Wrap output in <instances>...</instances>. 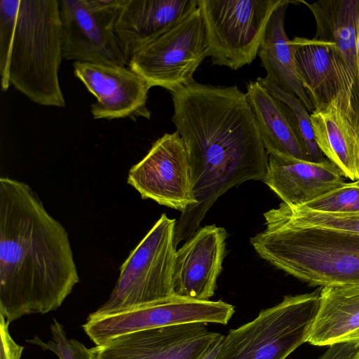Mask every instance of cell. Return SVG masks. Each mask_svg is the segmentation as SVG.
I'll use <instances>...</instances> for the list:
<instances>
[{
	"label": "cell",
	"mask_w": 359,
	"mask_h": 359,
	"mask_svg": "<svg viewBox=\"0 0 359 359\" xmlns=\"http://www.w3.org/2000/svg\"><path fill=\"white\" fill-rule=\"evenodd\" d=\"M0 318L1 359H20L23 347L11 337L5 318L0 315Z\"/></svg>",
	"instance_id": "4316f807"
},
{
	"label": "cell",
	"mask_w": 359,
	"mask_h": 359,
	"mask_svg": "<svg viewBox=\"0 0 359 359\" xmlns=\"http://www.w3.org/2000/svg\"><path fill=\"white\" fill-rule=\"evenodd\" d=\"M63 59L58 0L0 1V77L31 101L65 107L58 72Z\"/></svg>",
	"instance_id": "3957f363"
},
{
	"label": "cell",
	"mask_w": 359,
	"mask_h": 359,
	"mask_svg": "<svg viewBox=\"0 0 359 359\" xmlns=\"http://www.w3.org/2000/svg\"><path fill=\"white\" fill-rule=\"evenodd\" d=\"M224 336L221 334L198 359H215Z\"/></svg>",
	"instance_id": "f1b7e54d"
},
{
	"label": "cell",
	"mask_w": 359,
	"mask_h": 359,
	"mask_svg": "<svg viewBox=\"0 0 359 359\" xmlns=\"http://www.w3.org/2000/svg\"><path fill=\"white\" fill-rule=\"evenodd\" d=\"M170 93L172 121L188 154L197 201L176 222L175 237L182 241L220 196L246 181L263 180L268 154L246 93L236 85L194 81Z\"/></svg>",
	"instance_id": "6da1fadb"
},
{
	"label": "cell",
	"mask_w": 359,
	"mask_h": 359,
	"mask_svg": "<svg viewBox=\"0 0 359 359\" xmlns=\"http://www.w3.org/2000/svg\"><path fill=\"white\" fill-rule=\"evenodd\" d=\"M198 8V0H126L114 32L127 61Z\"/></svg>",
	"instance_id": "e0dca14e"
},
{
	"label": "cell",
	"mask_w": 359,
	"mask_h": 359,
	"mask_svg": "<svg viewBox=\"0 0 359 359\" xmlns=\"http://www.w3.org/2000/svg\"><path fill=\"white\" fill-rule=\"evenodd\" d=\"M257 81L284 106L308 160L313 162L323 161L324 156L315 140L311 114L303 102L296 95L282 90L265 77H258Z\"/></svg>",
	"instance_id": "603a6c76"
},
{
	"label": "cell",
	"mask_w": 359,
	"mask_h": 359,
	"mask_svg": "<svg viewBox=\"0 0 359 359\" xmlns=\"http://www.w3.org/2000/svg\"><path fill=\"white\" fill-rule=\"evenodd\" d=\"M234 312L233 305L222 300L200 301L174 295L127 311L87 320L83 328L99 346L123 334L152 328L194 323L226 325Z\"/></svg>",
	"instance_id": "9c48e42d"
},
{
	"label": "cell",
	"mask_w": 359,
	"mask_h": 359,
	"mask_svg": "<svg viewBox=\"0 0 359 359\" xmlns=\"http://www.w3.org/2000/svg\"><path fill=\"white\" fill-rule=\"evenodd\" d=\"M278 208L287 220L295 225L338 231L359 236V212H323L309 210L302 205H289L283 202Z\"/></svg>",
	"instance_id": "cb8c5ba5"
},
{
	"label": "cell",
	"mask_w": 359,
	"mask_h": 359,
	"mask_svg": "<svg viewBox=\"0 0 359 359\" xmlns=\"http://www.w3.org/2000/svg\"><path fill=\"white\" fill-rule=\"evenodd\" d=\"M301 82L314 109L336 102L359 129V88L333 45L296 36L291 40Z\"/></svg>",
	"instance_id": "30bf717a"
},
{
	"label": "cell",
	"mask_w": 359,
	"mask_h": 359,
	"mask_svg": "<svg viewBox=\"0 0 359 359\" xmlns=\"http://www.w3.org/2000/svg\"><path fill=\"white\" fill-rule=\"evenodd\" d=\"M304 4L316 23L313 39L334 46L358 82L356 39L359 20V0H320Z\"/></svg>",
	"instance_id": "7402d4cb"
},
{
	"label": "cell",
	"mask_w": 359,
	"mask_h": 359,
	"mask_svg": "<svg viewBox=\"0 0 359 359\" xmlns=\"http://www.w3.org/2000/svg\"><path fill=\"white\" fill-rule=\"evenodd\" d=\"M302 206L328 213L359 212V180L346 182Z\"/></svg>",
	"instance_id": "d4e9b609"
},
{
	"label": "cell",
	"mask_w": 359,
	"mask_h": 359,
	"mask_svg": "<svg viewBox=\"0 0 359 359\" xmlns=\"http://www.w3.org/2000/svg\"><path fill=\"white\" fill-rule=\"evenodd\" d=\"M127 182L142 199L184 212L195 198L188 154L178 133H165L128 171Z\"/></svg>",
	"instance_id": "8fae6325"
},
{
	"label": "cell",
	"mask_w": 359,
	"mask_h": 359,
	"mask_svg": "<svg viewBox=\"0 0 359 359\" xmlns=\"http://www.w3.org/2000/svg\"><path fill=\"white\" fill-rule=\"evenodd\" d=\"M73 67L75 76L96 98L90 107L93 118L150 119L147 102L151 87L128 66L75 62Z\"/></svg>",
	"instance_id": "4fadbf2b"
},
{
	"label": "cell",
	"mask_w": 359,
	"mask_h": 359,
	"mask_svg": "<svg viewBox=\"0 0 359 359\" xmlns=\"http://www.w3.org/2000/svg\"><path fill=\"white\" fill-rule=\"evenodd\" d=\"M355 51H356V64H357L358 88H359V20H358V26Z\"/></svg>",
	"instance_id": "f546056e"
},
{
	"label": "cell",
	"mask_w": 359,
	"mask_h": 359,
	"mask_svg": "<svg viewBox=\"0 0 359 359\" xmlns=\"http://www.w3.org/2000/svg\"><path fill=\"white\" fill-rule=\"evenodd\" d=\"M311 120L316 144L344 177L359 180V129L336 102L314 109Z\"/></svg>",
	"instance_id": "d6986e66"
},
{
	"label": "cell",
	"mask_w": 359,
	"mask_h": 359,
	"mask_svg": "<svg viewBox=\"0 0 359 359\" xmlns=\"http://www.w3.org/2000/svg\"><path fill=\"white\" fill-rule=\"evenodd\" d=\"M52 338L43 341L38 337L28 340L29 344L55 353L59 359H91L90 348L74 339H68L63 326L56 320L50 325Z\"/></svg>",
	"instance_id": "484cf974"
},
{
	"label": "cell",
	"mask_w": 359,
	"mask_h": 359,
	"mask_svg": "<svg viewBox=\"0 0 359 359\" xmlns=\"http://www.w3.org/2000/svg\"><path fill=\"white\" fill-rule=\"evenodd\" d=\"M176 219L163 213L131 250L109 299L87 320L119 313L174 295Z\"/></svg>",
	"instance_id": "5b68a950"
},
{
	"label": "cell",
	"mask_w": 359,
	"mask_h": 359,
	"mask_svg": "<svg viewBox=\"0 0 359 359\" xmlns=\"http://www.w3.org/2000/svg\"><path fill=\"white\" fill-rule=\"evenodd\" d=\"M264 217L250 239L261 258L310 286L359 284V236L295 225L278 207Z\"/></svg>",
	"instance_id": "277c9868"
},
{
	"label": "cell",
	"mask_w": 359,
	"mask_h": 359,
	"mask_svg": "<svg viewBox=\"0 0 359 359\" xmlns=\"http://www.w3.org/2000/svg\"><path fill=\"white\" fill-rule=\"evenodd\" d=\"M353 359H359V351L357 353V354Z\"/></svg>",
	"instance_id": "4dcf8cb0"
},
{
	"label": "cell",
	"mask_w": 359,
	"mask_h": 359,
	"mask_svg": "<svg viewBox=\"0 0 359 359\" xmlns=\"http://www.w3.org/2000/svg\"><path fill=\"white\" fill-rule=\"evenodd\" d=\"M299 1L285 0L273 13L261 42L258 56L266 72L265 78L282 90L296 95L309 112L314 108L301 82L291 40L285 29V15L290 4Z\"/></svg>",
	"instance_id": "ffe728a7"
},
{
	"label": "cell",
	"mask_w": 359,
	"mask_h": 359,
	"mask_svg": "<svg viewBox=\"0 0 359 359\" xmlns=\"http://www.w3.org/2000/svg\"><path fill=\"white\" fill-rule=\"evenodd\" d=\"M208 56L205 29L198 6L139 48L128 67L151 87H161L172 93L194 81V72Z\"/></svg>",
	"instance_id": "ba28073f"
},
{
	"label": "cell",
	"mask_w": 359,
	"mask_h": 359,
	"mask_svg": "<svg viewBox=\"0 0 359 359\" xmlns=\"http://www.w3.org/2000/svg\"><path fill=\"white\" fill-rule=\"evenodd\" d=\"M63 59L78 62L128 66L114 29L85 0H58Z\"/></svg>",
	"instance_id": "9a60e30c"
},
{
	"label": "cell",
	"mask_w": 359,
	"mask_h": 359,
	"mask_svg": "<svg viewBox=\"0 0 359 359\" xmlns=\"http://www.w3.org/2000/svg\"><path fill=\"white\" fill-rule=\"evenodd\" d=\"M80 278L69 235L24 182L0 178V315L57 309Z\"/></svg>",
	"instance_id": "7a4b0ae2"
},
{
	"label": "cell",
	"mask_w": 359,
	"mask_h": 359,
	"mask_svg": "<svg viewBox=\"0 0 359 359\" xmlns=\"http://www.w3.org/2000/svg\"><path fill=\"white\" fill-rule=\"evenodd\" d=\"M306 342L320 346L359 342V284L321 287Z\"/></svg>",
	"instance_id": "ac0fdd59"
},
{
	"label": "cell",
	"mask_w": 359,
	"mask_h": 359,
	"mask_svg": "<svg viewBox=\"0 0 359 359\" xmlns=\"http://www.w3.org/2000/svg\"><path fill=\"white\" fill-rule=\"evenodd\" d=\"M320 289L285 296L252 320L231 330L215 359H285L307 341Z\"/></svg>",
	"instance_id": "8992f818"
},
{
	"label": "cell",
	"mask_w": 359,
	"mask_h": 359,
	"mask_svg": "<svg viewBox=\"0 0 359 359\" xmlns=\"http://www.w3.org/2000/svg\"><path fill=\"white\" fill-rule=\"evenodd\" d=\"M329 346L318 359H353L359 351V342H341Z\"/></svg>",
	"instance_id": "83f0119b"
},
{
	"label": "cell",
	"mask_w": 359,
	"mask_h": 359,
	"mask_svg": "<svg viewBox=\"0 0 359 359\" xmlns=\"http://www.w3.org/2000/svg\"><path fill=\"white\" fill-rule=\"evenodd\" d=\"M285 0H198L212 65L237 70L258 55L268 22Z\"/></svg>",
	"instance_id": "52a82bcc"
},
{
	"label": "cell",
	"mask_w": 359,
	"mask_h": 359,
	"mask_svg": "<svg viewBox=\"0 0 359 359\" xmlns=\"http://www.w3.org/2000/svg\"><path fill=\"white\" fill-rule=\"evenodd\" d=\"M227 233L215 224L198 228L175 254V295L208 301L214 295L222 271Z\"/></svg>",
	"instance_id": "5bb4252c"
},
{
	"label": "cell",
	"mask_w": 359,
	"mask_h": 359,
	"mask_svg": "<svg viewBox=\"0 0 359 359\" xmlns=\"http://www.w3.org/2000/svg\"><path fill=\"white\" fill-rule=\"evenodd\" d=\"M245 93L267 154L309 161L283 104L257 80Z\"/></svg>",
	"instance_id": "44dd1931"
},
{
	"label": "cell",
	"mask_w": 359,
	"mask_h": 359,
	"mask_svg": "<svg viewBox=\"0 0 359 359\" xmlns=\"http://www.w3.org/2000/svg\"><path fill=\"white\" fill-rule=\"evenodd\" d=\"M221 334L203 323L144 330L91 348V359H198Z\"/></svg>",
	"instance_id": "7c38bea8"
},
{
	"label": "cell",
	"mask_w": 359,
	"mask_h": 359,
	"mask_svg": "<svg viewBox=\"0 0 359 359\" xmlns=\"http://www.w3.org/2000/svg\"><path fill=\"white\" fill-rule=\"evenodd\" d=\"M263 181L292 206L304 205L346 183L341 170L327 158L313 162L278 154L268 155Z\"/></svg>",
	"instance_id": "2e32d148"
}]
</instances>
